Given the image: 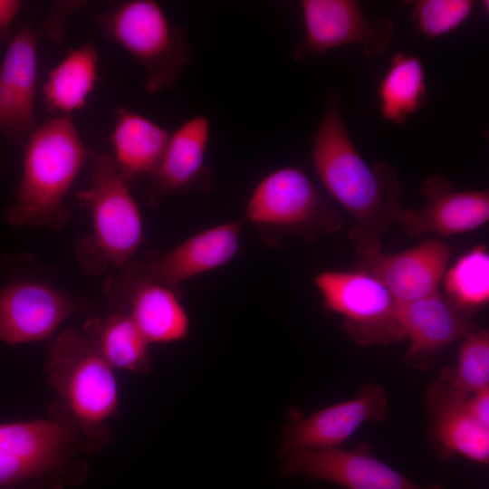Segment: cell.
I'll return each mask as SVG.
<instances>
[{
	"label": "cell",
	"mask_w": 489,
	"mask_h": 489,
	"mask_svg": "<svg viewBox=\"0 0 489 489\" xmlns=\"http://www.w3.org/2000/svg\"><path fill=\"white\" fill-rule=\"evenodd\" d=\"M311 158L323 187L352 218L349 237L356 254L380 250L384 233L404 208L402 186L391 165L369 166L360 156L343 120L338 91L326 97Z\"/></svg>",
	"instance_id": "6da1fadb"
},
{
	"label": "cell",
	"mask_w": 489,
	"mask_h": 489,
	"mask_svg": "<svg viewBox=\"0 0 489 489\" xmlns=\"http://www.w3.org/2000/svg\"><path fill=\"white\" fill-rule=\"evenodd\" d=\"M23 149L22 177L5 217L14 226L57 229L69 219L65 197L92 151L71 116H56L37 125Z\"/></svg>",
	"instance_id": "7a4b0ae2"
},
{
	"label": "cell",
	"mask_w": 489,
	"mask_h": 489,
	"mask_svg": "<svg viewBox=\"0 0 489 489\" xmlns=\"http://www.w3.org/2000/svg\"><path fill=\"white\" fill-rule=\"evenodd\" d=\"M80 431L57 401L46 417L0 424V489H65L88 474ZM84 451V450H83Z\"/></svg>",
	"instance_id": "3957f363"
},
{
	"label": "cell",
	"mask_w": 489,
	"mask_h": 489,
	"mask_svg": "<svg viewBox=\"0 0 489 489\" xmlns=\"http://www.w3.org/2000/svg\"><path fill=\"white\" fill-rule=\"evenodd\" d=\"M113 370L83 331L66 328L49 346L46 378L76 423L84 452H99L111 438L108 421L119 407Z\"/></svg>",
	"instance_id": "277c9868"
},
{
	"label": "cell",
	"mask_w": 489,
	"mask_h": 489,
	"mask_svg": "<svg viewBox=\"0 0 489 489\" xmlns=\"http://www.w3.org/2000/svg\"><path fill=\"white\" fill-rule=\"evenodd\" d=\"M89 161L91 184L77 197L91 213L92 233L77 244V256L91 273H101L108 265L120 270L143 243L141 214L111 153L92 151Z\"/></svg>",
	"instance_id": "5b68a950"
},
{
	"label": "cell",
	"mask_w": 489,
	"mask_h": 489,
	"mask_svg": "<svg viewBox=\"0 0 489 489\" xmlns=\"http://www.w3.org/2000/svg\"><path fill=\"white\" fill-rule=\"evenodd\" d=\"M244 221L273 248H278L288 236L313 243L342 227L340 216L313 181L294 166L276 168L256 184L246 204Z\"/></svg>",
	"instance_id": "8992f818"
},
{
	"label": "cell",
	"mask_w": 489,
	"mask_h": 489,
	"mask_svg": "<svg viewBox=\"0 0 489 489\" xmlns=\"http://www.w3.org/2000/svg\"><path fill=\"white\" fill-rule=\"evenodd\" d=\"M93 20L108 39L140 64L143 87L149 93L173 88L190 63L186 31L172 24L156 1H124L96 14Z\"/></svg>",
	"instance_id": "52a82bcc"
},
{
	"label": "cell",
	"mask_w": 489,
	"mask_h": 489,
	"mask_svg": "<svg viewBox=\"0 0 489 489\" xmlns=\"http://www.w3.org/2000/svg\"><path fill=\"white\" fill-rule=\"evenodd\" d=\"M314 284L325 312L337 313L350 339L361 347L406 339L398 317V302L376 277L361 271L325 270Z\"/></svg>",
	"instance_id": "ba28073f"
},
{
	"label": "cell",
	"mask_w": 489,
	"mask_h": 489,
	"mask_svg": "<svg viewBox=\"0 0 489 489\" xmlns=\"http://www.w3.org/2000/svg\"><path fill=\"white\" fill-rule=\"evenodd\" d=\"M300 7L304 34L292 53L296 62L354 43L371 58L386 52L392 38V20H369L357 1L302 0Z\"/></svg>",
	"instance_id": "9c48e42d"
},
{
	"label": "cell",
	"mask_w": 489,
	"mask_h": 489,
	"mask_svg": "<svg viewBox=\"0 0 489 489\" xmlns=\"http://www.w3.org/2000/svg\"><path fill=\"white\" fill-rule=\"evenodd\" d=\"M280 456L283 476L299 475L346 489H446L440 484L418 485L376 458L368 443L350 450L297 449Z\"/></svg>",
	"instance_id": "30bf717a"
},
{
	"label": "cell",
	"mask_w": 489,
	"mask_h": 489,
	"mask_svg": "<svg viewBox=\"0 0 489 489\" xmlns=\"http://www.w3.org/2000/svg\"><path fill=\"white\" fill-rule=\"evenodd\" d=\"M103 290L111 310L127 312L149 344L187 338L189 318L181 292L144 278L127 266L109 276Z\"/></svg>",
	"instance_id": "8fae6325"
},
{
	"label": "cell",
	"mask_w": 489,
	"mask_h": 489,
	"mask_svg": "<svg viewBox=\"0 0 489 489\" xmlns=\"http://www.w3.org/2000/svg\"><path fill=\"white\" fill-rule=\"evenodd\" d=\"M82 302L50 284L26 278L0 283V341L16 345L43 340Z\"/></svg>",
	"instance_id": "7c38bea8"
},
{
	"label": "cell",
	"mask_w": 489,
	"mask_h": 489,
	"mask_svg": "<svg viewBox=\"0 0 489 489\" xmlns=\"http://www.w3.org/2000/svg\"><path fill=\"white\" fill-rule=\"evenodd\" d=\"M243 220L221 224L191 235L165 254L148 252L127 265L135 273L181 292L180 285L228 264L238 254Z\"/></svg>",
	"instance_id": "4fadbf2b"
},
{
	"label": "cell",
	"mask_w": 489,
	"mask_h": 489,
	"mask_svg": "<svg viewBox=\"0 0 489 489\" xmlns=\"http://www.w3.org/2000/svg\"><path fill=\"white\" fill-rule=\"evenodd\" d=\"M38 36L24 24L7 43L0 65V134L24 147L37 127Z\"/></svg>",
	"instance_id": "5bb4252c"
},
{
	"label": "cell",
	"mask_w": 489,
	"mask_h": 489,
	"mask_svg": "<svg viewBox=\"0 0 489 489\" xmlns=\"http://www.w3.org/2000/svg\"><path fill=\"white\" fill-rule=\"evenodd\" d=\"M388 408L384 388L369 383L353 399L330 406L309 417L294 413L284 427L280 455L297 449L337 448L364 422L384 419Z\"/></svg>",
	"instance_id": "9a60e30c"
},
{
	"label": "cell",
	"mask_w": 489,
	"mask_h": 489,
	"mask_svg": "<svg viewBox=\"0 0 489 489\" xmlns=\"http://www.w3.org/2000/svg\"><path fill=\"white\" fill-rule=\"evenodd\" d=\"M452 252L446 243L427 239L401 252L356 254V269L376 277L398 302H408L439 292Z\"/></svg>",
	"instance_id": "2e32d148"
},
{
	"label": "cell",
	"mask_w": 489,
	"mask_h": 489,
	"mask_svg": "<svg viewBox=\"0 0 489 489\" xmlns=\"http://www.w3.org/2000/svg\"><path fill=\"white\" fill-rule=\"evenodd\" d=\"M426 203L417 209L404 207L398 221L412 237L453 235L474 231L489 220V192L453 189L443 175L427 177L420 187Z\"/></svg>",
	"instance_id": "e0dca14e"
},
{
	"label": "cell",
	"mask_w": 489,
	"mask_h": 489,
	"mask_svg": "<svg viewBox=\"0 0 489 489\" xmlns=\"http://www.w3.org/2000/svg\"><path fill=\"white\" fill-rule=\"evenodd\" d=\"M210 137V121L197 114L185 120L169 136L163 156L150 175L148 201L158 206L174 194L207 192L213 187V174L206 165Z\"/></svg>",
	"instance_id": "ac0fdd59"
},
{
	"label": "cell",
	"mask_w": 489,
	"mask_h": 489,
	"mask_svg": "<svg viewBox=\"0 0 489 489\" xmlns=\"http://www.w3.org/2000/svg\"><path fill=\"white\" fill-rule=\"evenodd\" d=\"M398 317L410 341L406 360L419 369H428L435 355L444 348L479 330L476 322L439 292L398 302Z\"/></svg>",
	"instance_id": "d6986e66"
},
{
	"label": "cell",
	"mask_w": 489,
	"mask_h": 489,
	"mask_svg": "<svg viewBox=\"0 0 489 489\" xmlns=\"http://www.w3.org/2000/svg\"><path fill=\"white\" fill-rule=\"evenodd\" d=\"M470 397L441 378L434 383L427 395L433 432L442 458L449 459L458 455L486 465L489 461V426L471 412Z\"/></svg>",
	"instance_id": "ffe728a7"
},
{
	"label": "cell",
	"mask_w": 489,
	"mask_h": 489,
	"mask_svg": "<svg viewBox=\"0 0 489 489\" xmlns=\"http://www.w3.org/2000/svg\"><path fill=\"white\" fill-rule=\"evenodd\" d=\"M115 114L111 155L120 176L129 185L153 173L170 134L154 120L128 108L120 106Z\"/></svg>",
	"instance_id": "44dd1931"
},
{
	"label": "cell",
	"mask_w": 489,
	"mask_h": 489,
	"mask_svg": "<svg viewBox=\"0 0 489 489\" xmlns=\"http://www.w3.org/2000/svg\"><path fill=\"white\" fill-rule=\"evenodd\" d=\"M99 55L91 43L71 49L48 72L43 86L48 110L71 116L82 109L98 78Z\"/></svg>",
	"instance_id": "7402d4cb"
},
{
	"label": "cell",
	"mask_w": 489,
	"mask_h": 489,
	"mask_svg": "<svg viewBox=\"0 0 489 489\" xmlns=\"http://www.w3.org/2000/svg\"><path fill=\"white\" fill-rule=\"evenodd\" d=\"M82 331L113 369L137 374L151 370L149 343L127 312L111 310L104 318L89 319Z\"/></svg>",
	"instance_id": "603a6c76"
},
{
	"label": "cell",
	"mask_w": 489,
	"mask_h": 489,
	"mask_svg": "<svg viewBox=\"0 0 489 489\" xmlns=\"http://www.w3.org/2000/svg\"><path fill=\"white\" fill-rule=\"evenodd\" d=\"M377 91L382 118L397 126L405 124L427 102L421 59L401 51L395 53Z\"/></svg>",
	"instance_id": "cb8c5ba5"
},
{
	"label": "cell",
	"mask_w": 489,
	"mask_h": 489,
	"mask_svg": "<svg viewBox=\"0 0 489 489\" xmlns=\"http://www.w3.org/2000/svg\"><path fill=\"white\" fill-rule=\"evenodd\" d=\"M444 295L466 316L472 317L489 301V253L477 244L463 254L442 278Z\"/></svg>",
	"instance_id": "d4e9b609"
},
{
	"label": "cell",
	"mask_w": 489,
	"mask_h": 489,
	"mask_svg": "<svg viewBox=\"0 0 489 489\" xmlns=\"http://www.w3.org/2000/svg\"><path fill=\"white\" fill-rule=\"evenodd\" d=\"M464 340L455 368L445 369L440 378L472 395L489 385V332L479 329Z\"/></svg>",
	"instance_id": "484cf974"
},
{
	"label": "cell",
	"mask_w": 489,
	"mask_h": 489,
	"mask_svg": "<svg viewBox=\"0 0 489 489\" xmlns=\"http://www.w3.org/2000/svg\"><path fill=\"white\" fill-rule=\"evenodd\" d=\"M412 6L414 32L426 38L444 36L461 26L473 12L472 0H416Z\"/></svg>",
	"instance_id": "4316f807"
},
{
	"label": "cell",
	"mask_w": 489,
	"mask_h": 489,
	"mask_svg": "<svg viewBox=\"0 0 489 489\" xmlns=\"http://www.w3.org/2000/svg\"><path fill=\"white\" fill-rule=\"evenodd\" d=\"M21 8L18 0H0V43H8L12 37V26Z\"/></svg>",
	"instance_id": "83f0119b"
},
{
	"label": "cell",
	"mask_w": 489,
	"mask_h": 489,
	"mask_svg": "<svg viewBox=\"0 0 489 489\" xmlns=\"http://www.w3.org/2000/svg\"><path fill=\"white\" fill-rule=\"evenodd\" d=\"M469 408L473 415L484 425L489 426V391L488 388L469 398Z\"/></svg>",
	"instance_id": "f1b7e54d"
}]
</instances>
